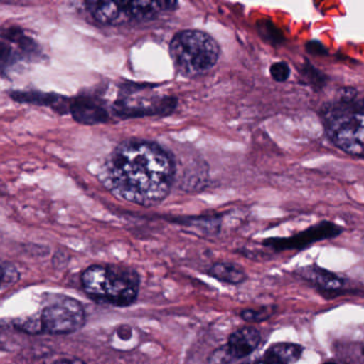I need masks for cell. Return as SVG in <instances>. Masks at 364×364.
Wrapping results in <instances>:
<instances>
[{"instance_id": "6da1fadb", "label": "cell", "mask_w": 364, "mask_h": 364, "mask_svg": "<svg viewBox=\"0 0 364 364\" xmlns=\"http://www.w3.org/2000/svg\"><path fill=\"white\" fill-rule=\"evenodd\" d=\"M174 160L158 143L127 140L117 145L98 171L102 185L117 198L142 207L160 204L174 184Z\"/></svg>"}, {"instance_id": "7a4b0ae2", "label": "cell", "mask_w": 364, "mask_h": 364, "mask_svg": "<svg viewBox=\"0 0 364 364\" xmlns=\"http://www.w3.org/2000/svg\"><path fill=\"white\" fill-rule=\"evenodd\" d=\"M80 281L90 298L111 307H130L140 294V275L124 265H91L81 274Z\"/></svg>"}, {"instance_id": "3957f363", "label": "cell", "mask_w": 364, "mask_h": 364, "mask_svg": "<svg viewBox=\"0 0 364 364\" xmlns=\"http://www.w3.org/2000/svg\"><path fill=\"white\" fill-rule=\"evenodd\" d=\"M321 115L327 135L336 147L364 158V107L361 102L338 98L325 104Z\"/></svg>"}, {"instance_id": "277c9868", "label": "cell", "mask_w": 364, "mask_h": 364, "mask_svg": "<svg viewBox=\"0 0 364 364\" xmlns=\"http://www.w3.org/2000/svg\"><path fill=\"white\" fill-rule=\"evenodd\" d=\"M218 42L201 30H183L171 41L170 55L177 72L197 77L211 70L220 58Z\"/></svg>"}, {"instance_id": "5b68a950", "label": "cell", "mask_w": 364, "mask_h": 364, "mask_svg": "<svg viewBox=\"0 0 364 364\" xmlns=\"http://www.w3.org/2000/svg\"><path fill=\"white\" fill-rule=\"evenodd\" d=\"M32 318L38 335H72L82 329L87 322L82 303L65 295L53 296L42 311Z\"/></svg>"}, {"instance_id": "8992f818", "label": "cell", "mask_w": 364, "mask_h": 364, "mask_svg": "<svg viewBox=\"0 0 364 364\" xmlns=\"http://www.w3.org/2000/svg\"><path fill=\"white\" fill-rule=\"evenodd\" d=\"M341 227L333 224V222H324L316 226L311 227L308 230L289 237V239H272L264 241L267 247L273 248L277 251L282 250L304 249L311 244L316 241H324V239H333L341 234Z\"/></svg>"}, {"instance_id": "52a82bcc", "label": "cell", "mask_w": 364, "mask_h": 364, "mask_svg": "<svg viewBox=\"0 0 364 364\" xmlns=\"http://www.w3.org/2000/svg\"><path fill=\"white\" fill-rule=\"evenodd\" d=\"M177 100L173 98H121L113 105L115 115L122 119L142 118L147 115H166L172 113L176 107Z\"/></svg>"}, {"instance_id": "ba28073f", "label": "cell", "mask_w": 364, "mask_h": 364, "mask_svg": "<svg viewBox=\"0 0 364 364\" xmlns=\"http://www.w3.org/2000/svg\"><path fill=\"white\" fill-rule=\"evenodd\" d=\"M70 113L75 121L85 125H95L108 121V111L98 100L89 96L70 100Z\"/></svg>"}, {"instance_id": "9c48e42d", "label": "cell", "mask_w": 364, "mask_h": 364, "mask_svg": "<svg viewBox=\"0 0 364 364\" xmlns=\"http://www.w3.org/2000/svg\"><path fill=\"white\" fill-rule=\"evenodd\" d=\"M261 342L260 331L252 326L242 327L233 331L226 346L233 360L237 361L252 355Z\"/></svg>"}, {"instance_id": "30bf717a", "label": "cell", "mask_w": 364, "mask_h": 364, "mask_svg": "<svg viewBox=\"0 0 364 364\" xmlns=\"http://www.w3.org/2000/svg\"><path fill=\"white\" fill-rule=\"evenodd\" d=\"M11 98L21 104H33L38 106L49 107L61 115L70 113V98L57 93H44L36 91L11 92Z\"/></svg>"}, {"instance_id": "8fae6325", "label": "cell", "mask_w": 364, "mask_h": 364, "mask_svg": "<svg viewBox=\"0 0 364 364\" xmlns=\"http://www.w3.org/2000/svg\"><path fill=\"white\" fill-rule=\"evenodd\" d=\"M85 8L97 23L102 25H117L127 23V16L122 1H87Z\"/></svg>"}, {"instance_id": "7c38bea8", "label": "cell", "mask_w": 364, "mask_h": 364, "mask_svg": "<svg viewBox=\"0 0 364 364\" xmlns=\"http://www.w3.org/2000/svg\"><path fill=\"white\" fill-rule=\"evenodd\" d=\"M304 348L294 343H276L269 346L261 358L248 364H294L299 360Z\"/></svg>"}, {"instance_id": "4fadbf2b", "label": "cell", "mask_w": 364, "mask_h": 364, "mask_svg": "<svg viewBox=\"0 0 364 364\" xmlns=\"http://www.w3.org/2000/svg\"><path fill=\"white\" fill-rule=\"evenodd\" d=\"M210 277L223 284L240 286L247 280L245 269L232 262H216L207 271Z\"/></svg>"}, {"instance_id": "5bb4252c", "label": "cell", "mask_w": 364, "mask_h": 364, "mask_svg": "<svg viewBox=\"0 0 364 364\" xmlns=\"http://www.w3.org/2000/svg\"><path fill=\"white\" fill-rule=\"evenodd\" d=\"M18 47L4 36V32L0 33V75L8 76L11 71L16 68L19 62L25 60Z\"/></svg>"}, {"instance_id": "9a60e30c", "label": "cell", "mask_w": 364, "mask_h": 364, "mask_svg": "<svg viewBox=\"0 0 364 364\" xmlns=\"http://www.w3.org/2000/svg\"><path fill=\"white\" fill-rule=\"evenodd\" d=\"M299 276L324 290H337L342 286V280L337 276L318 266L304 267L299 271Z\"/></svg>"}, {"instance_id": "2e32d148", "label": "cell", "mask_w": 364, "mask_h": 364, "mask_svg": "<svg viewBox=\"0 0 364 364\" xmlns=\"http://www.w3.org/2000/svg\"><path fill=\"white\" fill-rule=\"evenodd\" d=\"M138 338H134V328L128 325H122L119 328L115 329L111 337V345L113 348L125 350L132 348V346L136 345Z\"/></svg>"}, {"instance_id": "e0dca14e", "label": "cell", "mask_w": 364, "mask_h": 364, "mask_svg": "<svg viewBox=\"0 0 364 364\" xmlns=\"http://www.w3.org/2000/svg\"><path fill=\"white\" fill-rule=\"evenodd\" d=\"M301 74L304 79L308 85H311L314 90H320L324 87L327 81V77L322 72L314 68L309 62H305L303 68H301Z\"/></svg>"}, {"instance_id": "ac0fdd59", "label": "cell", "mask_w": 364, "mask_h": 364, "mask_svg": "<svg viewBox=\"0 0 364 364\" xmlns=\"http://www.w3.org/2000/svg\"><path fill=\"white\" fill-rule=\"evenodd\" d=\"M274 311L275 310L272 307H263L259 308V309H244L242 310L240 316L245 322L248 323L264 322V321L269 320L273 316Z\"/></svg>"}, {"instance_id": "d6986e66", "label": "cell", "mask_w": 364, "mask_h": 364, "mask_svg": "<svg viewBox=\"0 0 364 364\" xmlns=\"http://www.w3.org/2000/svg\"><path fill=\"white\" fill-rule=\"evenodd\" d=\"M235 363L226 345L214 350L207 359V364H230Z\"/></svg>"}, {"instance_id": "ffe728a7", "label": "cell", "mask_w": 364, "mask_h": 364, "mask_svg": "<svg viewBox=\"0 0 364 364\" xmlns=\"http://www.w3.org/2000/svg\"><path fill=\"white\" fill-rule=\"evenodd\" d=\"M269 73H271L274 80L278 81V83H284V81L288 80L289 77H290V66L284 61L275 62V63L272 64Z\"/></svg>"}, {"instance_id": "44dd1931", "label": "cell", "mask_w": 364, "mask_h": 364, "mask_svg": "<svg viewBox=\"0 0 364 364\" xmlns=\"http://www.w3.org/2000/svg\"><path fill=\"white\" fill-rule=\"evenodd\" d=\"M306 47H307L308 53H312V55L323 56L327 53L325 47L320 42H316V41L308 43Z\"/></svg>"}, {"instance_id": "7402d4cb", "label": "cell", "mask_w": 364, "mask_h": 364, "mask_svg": "<svg viewBox=\"0 0 364 364\" xmlns=\"http://www.w3.org/2000/svg\"><path fill=\"white\" fill-rule=\"evenodd\" d=\"M53 364H87L82 359L76 358V357H68V358H61L55 361Z\"/></svg>"}, {"instance_id": "603a6c76", "label": "cell", "mask_w": 364, "mask_h": 364, "mask_svg": "<svg viewBox=\"0 0 364 364\" xmlns=\"http://www.w3.org/2000/svg\"><path fill=\"white\" fill-rule=\"evenodd\" d=\"M6 278V271L1 264H0V282L4 281Z\"/></svg>"}, {"instance_id": "cb8c5ba5", "label": "cell", "mask_w": 364, "mask_h": 364, "mask_svg": "<svg viewBox=\"0 0 364 364\" xmlns=\"http://www.w3.org/2000/svg\"><path fill=\"white\" fill-rule=\"evenodd\" d=\"M323 364H343V363H339V361L331 360V361H327V363H325Z\"/></svg>"}, {"instance_id": "d4e9b609", "label": "cell", "mask_w": 364, "mask_h": 364, "mask_svg": "<svg viewBox=\"0 0 364 364\" xmlns=\"http://www.w3.org/2000/svg\"><path fill=\"white\" fill-rule=\"evenodd\" d=\"M361 104H363L364 107V100H361Z\"/></svg>"}, {"instance_id": "484cf974", "label": "cell", "mask_w": 364, "mask_h": 364, "mask_svg": "<svg viewBox=\"0 0 364 364\" xmlns=\"http://www.w3.org/2000/svg\"></svg>"}]
</instances>
